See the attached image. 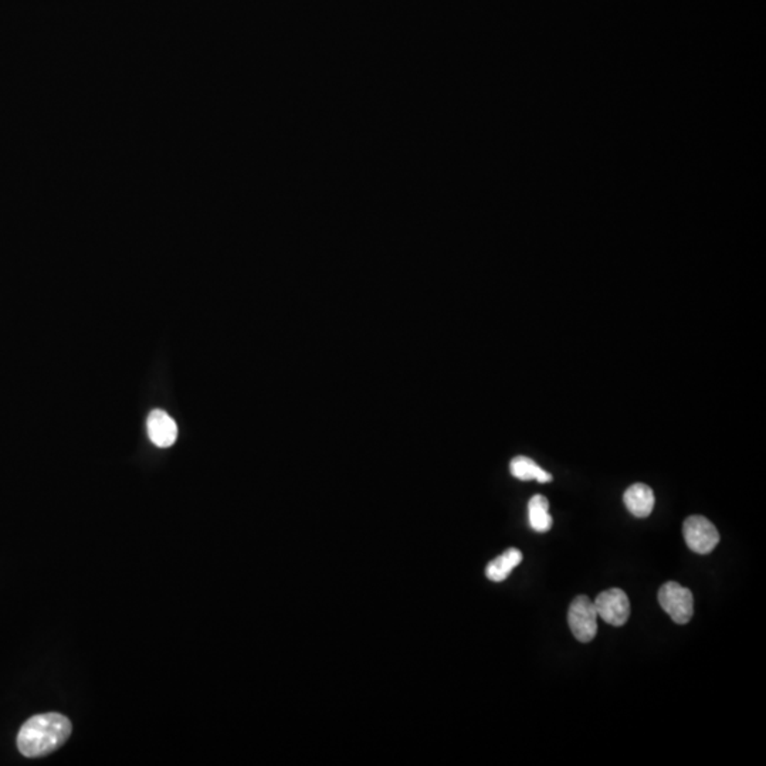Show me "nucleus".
<instances>
[{
	"instance_id": "f257e3e1",
	"label": "nucleus",
	"mask_w": 766,
	"mask_h": 766,
	"mask_svg": "<svg viewBox=\"0 0 766 766\" xmlns=\"http://www.w3.org/2000/svg\"><path fill=\"white\" fill-rule=\"evenodd\" d=\"M70 735L71 723L68 716L41 714L23 724L17 735V748L27 758H39L59 750Z\"/></svg>"
},
{
	"instance_id": "f03ea898",
	"label": "nucleus",
	"mask_w": 766,
	"mask_h": 766,
	"mask_svg": "<svg viewBox=\"0 0 766 766\" xmlns=\"http://www.w3.org/2000/svg\"><path fill=\"white\" fill-rule=\"evenodd\" d=\"M659 603L677 625H687L694 615L691 590L677 582H667L660 588Z\"/></svg>"
},
{
	"instance_id": "7ed1b4c3",
	"label": "nucleus",
	"mask_w": 766,
	"mask_h": 766,
	"mask_svg": "<svg viewBox=\"0 0 766 766\" xmlns=\"http://www.w3.org/2000/svg\"><path fill=\"white\" fill-rule=\"evenodd\" d=\"M598 613L595 605L588 596H576L569 606L568 623L573 636L578 642L590 643L598 633Z\"/></svg>"
},
{
	"instance_id": "20e7f679",
	"label": "nucleus",
	"mask_w": 766,
	"mask_h": 766,
	"mask_svg": "<svg viewBox=\"0 0 766 766\" xmlns=\"http://www.w3.org/2000/svg\"><path fill=\"white\" fill-rule=\"evenodd\" d=\"M684 539L693 553L707 555L718 545L719 534L713 522L703 516H691L684 521Z\"/></svg>"
},
{
	"instance_id": "39448f33",
	"label": "nucleus",
	"mask_w": 766,
	"mask_h": 766,
	"mask_svg": "<svg viewBox=\"0 0 766 766\" xmlns=\"http://www.w3.org/2000/svg\"><path fill=\"white\" fill-rule=\"evenodd\" d=\"M593 605H595L598 616H600L608 625L620 627L629 620V596L626 595L625 590H619V588H612V590L599 593Z\"/></svg>"
},
{
	"instance_id": "423d86ee",
	"label": "nucleus",
	"mask_w": 766,
	"mask_h": 766,
	"mask_svg": "<svg viewBox=\"0 0 766 766\" xmlns=\"http://www.w3.org/2000/svg\"><path fill=\"white\" fill-rule=\"evenodd\" d=\"M148 436L158 447H171L177 438V426L165 410H152L147 420Z\"/></svg>"
},
{
	"instance_id": "0eeeda50",
	"label": "nucleus",
	"mask_w": 766,
	"mask_h": 766,
	"mask_svg": "<svg viewBox=\"0 0 766 766\" xmlns=\"http://www.w3.org/2000/svg\"><path fill=\"white\" fill-rule=\"evenodd\" d=\"M623 501L633 516L637 517V518H646L652 514L656 500H654V492L649 485L637 482V484L630 485L629 489L626 490Z\"/></svg>"
},
{
	"instance_id": "6e6552de",
	"label": "nucleus",
	"mask_w": 766,
	"mask_h": 766,
	"mask_svg": "<svg viewBox=\"0 0 766 766\" xmlns=\"http://www.w3.org/2000/svg\"><path fill=\"white\" fill-rule=\"evenodd\" d=\"M522 561V553L519 549L509 548L506 553L492 559L491 563L485 568V575L492 582H502L509 578V573L514 571L517 565H519Z\"/></svg>"
},
{
	"instance_id": "1a4fd4ad",
	"label": "nucleus",
	"mask_w": 766,
	"mask_h": 766,
	"mask_svg": "<svg viewBox=\"0 0 766 766\" xmlns=\"http://www.w3.org/2000/svg\"><path fill=\"white\" fill-rule=\"evenodd\" d=\"M509 470L516 479L522 480V482H529V480H536L538 482H553V475L541 469L534 460L526 457V455L514 457L509 463Z\"/></svg>"
},
{
	"instance_id": "9d476101",
	"label": "nucleus",
	"mask_w": 766,
	"mask_h": 766,
	"mask_svg": "<svg viewBox=\"0 0 766 766\" xmlns=\"http://www.w3.org/2000/svg\"><path fill=\"white\" fill-rule=\"evenodd\" d=\"M549 502L544 495L536 494L529 500V526L534 531L546 532L553 527V517L549 516Z\"/></svg>"
}]
</instances>
